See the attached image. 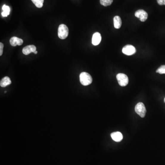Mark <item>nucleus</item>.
Wrapping results in <instances>:
<instances>
[{
    "instance_id": "aec40b11",
    "label": "nucleus",
    "mask_w": 165,
    "mask_h": 165,
    "mask_svg": "<svg viewBox=\"0 0 165 165\" xmlns=\"http://www.w3.org/2000/svg\"><path fill=\"white\" fill-rule=\"evenodd\" d=\"M164 102H165V99H164Z\"/></svg>"
},
{
    "instance_id": "f03ea898",
    "label": "nucleus",
    "mask_w": 165,
    "mask_h": 165,
    "mask_svg": "<svg viewBox=\"0 0 165 165\" xmlns=\"http://www.w3.org/2000/svg\"><path fill=\"white\" fill-rule=\"evenodd\" d=\"M69 35V29L66 25L64 24H60L58 29V35L59 38L64 40Z\"/></svg>"
},
{
    "instance_id": "6ab92c4d",
    "label": "nucleus",
    "mask_w": 165,
    "mask_h": 165,
    "mask_svg": "<svg viewBox=\"0 0 165 165\" xmlns=\"http://www.w3.org/2000/svg\"><path fill=\"white\" fill-rule=\"evenodd\" d=\"M37 53H38V52H37V51H36L34 53H35V54H37Z\"/></svg>"
},
{
    "instance_id": "f3484780",
    "label": "nucleus",
    "mask_w": 165,
    "mask_h": 165,
    "mask_svg": "<svg viewBox=\"0 0 165 165\" xmlns=\"http://www.w3.org/2000/svg\"><path fill=\"white\" fill-rule=\"evenodd\" d=\"M4 45L2 43H0V56H2Z\"/></svg>"
},
{
    "instance_id": "f8f14e48",
    "label": "nucleus",
    "mask_w": 165,
    "mask_h": 165,
    "mask_svg": "<svg viewBox=\"0 0 165 165\" xmlns=\"http://www.w3.org/2000/svg\"><path fill=\"white\" fill-rule=\"evenodd\" d=\"M11 80L8 77H5L0 82V85L2 87H5L11 84Z\"/></svg>"
},
{
    "instance_id": "6e6552de",
    "label": "nucleus",
    "mask_w": 165,
    "mask_h": 165,
    "mask_svg": "<svg viewBox=\"0 0 165 165\" xmlns=\"http://www.w3.org/2000/svg\"><path fill=\"white\" fill-rule=\"evenodd\" d=\"M102 41V36L101 34L99 32H96L93 35L92 40V44L94 46H97Z\"/></svg>"
},
{
    "instance_id": "1a4fd4ad",
    "label": "nucleus",
    "mask_w": 165,
    "mask_h": 165,
    "mask_svg": "<svg viewBox=\"0 0 165 165\" xmlns=\"http://www.w3.org/2000/svg\"><path fill=\"white\" fill-rule=\"evenodd\" d=\"M23 40L17 37H13L11 38L10 40V43L11 46H21L23 44Z\"/></svg>"
},
{
    "instance_id": "39448f33",
    "label": "nucleus",
    "mask_w": 165,
    "mask_h": 165,
    "mask_svg": "<svg viewBox=\"0 0 165 165\" xmlns=\"http://www.w3.org/2000/svg\"><path fill=\"white\" fill-rule=\"evenodd\" d=\"M135 17L140 19L141 22H145L147 20L148 15V13L144 10H138L135 12Z\"/></svg>"
},
{
    "instance_id": "9b49d317",
    "label": "nucleus",
    "mask_w": 165,
    "mask_h": 165,
    "mask_svg": "<svg viewBox=\"0 0 165 165\" xmlns=\"http://www.w3.org/2000/svg\"><path fill=\"white\" fill-rule=\"evenodd\" d=\"M114 26L116 29H119L121 27L122 22L121 18L119 16H116L114 18Z\"/></svg>"
},
{
    "instance_id": "9d476101",
    "label": "nucleus",
    "mask_w": 165,
    "mask_h": 165,
    "mask_svg": "<svg viewBox=\"0 0 165 165\" xmlns=\"http://www.w3.org/2000/svg\"><path fill=\"white\" fill-rule=\"evenodd\" d=\"M111 138H113L114 141L116 142H120L122 140L123 138V135L121 133L119 132H116L110 134Z\"/></svg>"
},
{
    "instance_id": "20e7f679",
    "label": "nucleus",
    "mask_w": 165,
    "mask_h": 165,
    "mask_svg": "<svg viewBox=\"0 0 165 165\" xmlns=\"http://www.w3.org/2000/svg\"><path fill=\"white\" fill-rule=\"evenodd\" d=\"M116 79L119 85L121 86H126L128 84V78L127 76L125 74L121 73L118 74L116 75Z\"/></svg>"
},
{
    "instance_id": "a211bd4d",
    "label": "nucleus",
    "mask_w": 165,
    "mask_h": 165,
    "mask_svg": "<svg viewBox=\"0 0 165 165\" xmlns=\"http://www.w3.org/2000/svg\"><path fill=\"white\" fill-rule=\"evenodd\" d=\"M158 4L160 5H165V0H157Z\"/></svg>"
},
{
    "instance_id": "f257e3e1",
    "label": "nucleus",
    "mask_w": 165,
    "mask_h": 165,
    "mask_svg": "<svg viewBox=\"0 0 165 165\" xmlns=\"http://www.w3.org/2000/svg\"><path fill=\"white\" fill-rule=\"evenodd\" d=\"M80 81L81 84L84 86H87L91 84L92 78L91 75L86 72H82L80 76Z\"/></svg>"
},
{
    "instance_id": "ddd939ff",
    "label": "nucleus",
    "mask_w": 165,
    "mask_h": 165,
    "mask_svg": "<svg viewBox=\"0 0 165 165\" xmlns=\"http://www.w3.org/2000/svg\"><path fill=\"white\" fill-rule=\"evenodd\" d=\"M2 9L3 12L1 13V15L3 17H6L10 14V8L9 6L6 5H4L2 7Z\"/></svg>"
},
{
    "instance_id": "7ed1b4c3",
    "label": "nucleus",
    "mask_w": 165,
    "mask_h": 165,
    "mask_svg": "<svg viewBox=\"0 0 165 165\" xmlns=\"http://www.w3.org/2000/svg\"><path fill=\"white\" fill-rule=\"evenodd\" d=\"M135 112L141 117L143 118L145 116L146 113V108L143 103H138L135 106Z\"/></svg>"
},
{
    "instance_id": "4468645a",
    "label": "nucleus",
    "mask_w": 165,
    "mask_h": 165,
    "mask_svg": "<svg viewBox=\"0 0 165 165\" xmlns=\"http://www.w3.org/2000/svg\"><path fill=\"white\" fill-rule=\"evenodd\" d=\"M35 6L38 8H41L43 6L44 0H31Z\"/></svg>"
},
{
    "instance_id": "423d86ee",
    "label": "nucleus",
    "mask_w": 165,
    "mask_h": 165,
    "mask_svg": "<svg viewBox=\"0 0 165 165\" xmlns=\"http://www.w3.org/2000/svg\"><path fill=\"white\" fill-rule=\"evenodd\" d=\"M122 53L126 55L130 56L136 52V49L132 45H127L123 47L122 50Z\"/></svg>"
},
{
    "instance_id": "0eeeda50",
    "label": "nucleus",
    "mask_w": 165,
    "mask_h": 165,
    "mask_svg": "<svg viewBox=\"0 0 165 165\" xmlns=\"http://www.w3.org/2000/svg\"><path fill=\"white\" fill-rule=\"evenodd\" d=\"M36 51V47L34 45H29L24 47L23 49V53L24 55H28L30 53L34 52Z\"/></svg>"
},
{
    "instance_id": "2eb2a0df",
    "label": "nucleus",
    "mask_w": 165,
    "mask_h": 165,
    "mask_svg": "<svg viewBox=\"0 0 165 165\" xmlns=\"http://www.w3.org/2000/svg\"><path fill=\"white\" fill-rule=\"evenodd\" d=\"M113 0H100V3L104 6L107 7L111 5Z\"/></svg>"
},
{
    "instance_id": "dca6fc26",
    "label": "nucleus",
    "mask_w": 165,
    "mask_h": 165,
    "mask_svg": "<svg viewBox=\"0 0 165 165\" xmlns=\"http://www.w3.org/2000/svg\"><path fill=\"white\" fill-rule=\"evenodd\" d=\"M156 72L160 74H165V65H162L159 67L156 71Z\"/></svg>"
}]
</instances>
